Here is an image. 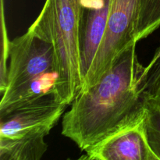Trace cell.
Masks as SVG:
<instances>
[{
	"instance_id": "6da1fadb",
	"label": "cell",
	"mask_w": 160,
	"mask_h": 160,
	"mask_svg": "<svg viewBox=\"0 0 160 160\" xmlns=\"http://www.w3.org/2000/svg\"><path fill=\"white\" fill-rule=\"evenodd\" d=\"M130 45L92 87L81 91L62 117V134L81 151L99 142L143 107L145 67Z\"/></svg>"
},
{
	"instance_id": "7a4b0ae2",
	"label": "cell",
	"mask_w": 160,
	"mask_h": 160,
	"mask_svg": "<svg viewBox=\"0 0 160 160\" xmlns=\"http://www.w3.org/2000/svg\"><path fill=\"white\" fill-rule=\"evenodd\" d=\"M83 12L73 0H46L28 30L50 43L58 79L54 95L64 105L72 103L84 84L81 62Z\"/></svg>"
},
{
	"instance_id": "3957f363",
	"label": "cell",
	"mask_w": 160,
	"mask_h": 160,
	"mask_svg": "<svg viewBox=\"0 0 160 160\" xmlns=\"http://www.w3.org/2000/svg\"><path fill=\"white\" fill-rule=\"evenodd\" d=\"M139 5L140 0H109L106 31L92 67L84 76L81 91L95 85L120 55L130 45L137 43L134 31Z\"/></svg>"
},
{
	"instance_id": "277c9868",
	"label": "cell",
	"mask_w": 160,
	"mask_h": 160,
	"mask_svg": "<svg viewBox=\"0 0 160 160\" xmlns=\"http://www.w3.org/2000/svg\"><path fill=\"white\" fill-rule=\"evenodd\" d=\"M8 60L9 65L5 86L1 90L2 95L46 73L56 72L52 45L29 30L23 35L9 42Z\"/></svg>"
},
{
	"instance_id": "5b68a950",
	"label": "cell",
	"mask_w": 160,
	"mask_h": 160,
	"mask_svg": "<svg viewBox=\"0 0 160 160\" xmlns=\"http://www.w3.org/2000/svg\"><path fill=\"white\" fill-rule=\"evenodd\" d=\"M84 152L90 160H159L147 139L145 104Z\"/></svg>"
},
{
	"instance_id": "8992f818",
	"label": "cell",
	"mask_w": 160,
	"mask_h": 160,
	"mask_svg": "<svg viewBox=\"0 0 160 160\" xmlns=\"http://www.w3.org/2000/svg\"><path fill=\"white\" fill-rule=\"evenodd\" d=\"M66 106L52 93L0 112V138H17L41 132L48 134Z\"/></svg>"
},
{
	"instance_id": "52a82bcc",
	"label": "cell",
	"mask_w": 160,
	"mask_h": 160,
	"mask_svg": "<svg viewBox=\"0 0 160 160\" xmlns=\"http://www.w3.org/2000/svg\"><path fill=\"white\" fill-rule=\"evenodd\" d=\"M87 9L81 23V62L83 76L91 68L106 31L109 17V0H86Z\"/></svg>"
},
{
	"instance_id": "ba28073f",
	"label": "cell",
	"mask_w": 160,
	"mask_h": 160,
	"mask_svg": "<svg viewBox=\"0 0 160 160\" xmlns=\"http://www.w3.org/2000/svg\"><path fill=\"white\" fill-rule=\"evenodd\" d=\"M47 133L28 134L17 138H0L1 160H38L47 151Z\"/></svg>"
},
{
	"instance_id": "9c48e42d",
	"label": "cell",
	"mask_w": 160,
	"mask_h": 160,
	"mask_svg": "<svg viewBox=\"0 0 160 160\" xmlns=\"http://www.w3.org/2000/svg\"><path fill=\"white\" fill-rule=\"evenodd\" d=\"M160 27V0H140L134 31L135 42L145 38Z\"/></svg>"
},
{
	"instance_id": "30bf717a",
	"label": "cell",
	"mask_w": 160,
	"mask_h": 160,
	"mask_svg": "<svg viewBox=\"0 0 160 160\" xmlns=\"http://www.w3.org/2000/svg\"><path fill=\"white\" fill-rule=\"evenodd\" d=\"M145 127L148 142L160 160V102L145 95Z\"/></svg>"
},
{
	"instance_id": "8fae6325",
	"label": "cell",
	"mask_w": 160,
	"mask_h": 160,
	"mask_svg": "<svg viewBox=\"0 0 160 160\" xmlns=\"http://www.w3.org/2000/svg\"><path fill=\"white\" fill-rule=\"evenodd\" d=\"M145 84H150L153 82L160 77V56L156 59H152L148 64V67H145Z\"/></svg>"
},
{
	"instance_id": "7c38bea8",
	"label": "cell",
	"mask_w": 160,
	"mask_h": 160,
	"mask_svg": "<svg viewBox=\"0 0 160 160\" xmlns=\"http://www.w3.org/2000/svg\"><path fill=\"white\" fill-rule=\"evenodd\" d=\"M145 93L160 102V77L157 80L145 86Z\"/></svg>"
},
{
	"instance_id": "4fadbf2b",
	"label": "cell",
	"mask_w": 160,
	"mask_h": 160,
	"mask_svg": "<svg viewBox=\"0 0 160 160\" xmlns=\"http://www.w3.org/2000/svg\"><path fill=\"white\" fill-rule=\"evenodd\" d=\"M74 4L76 5L77 7L78 8V9L81 11V12L84 13V9H83V3H84V0H73Z\"/></svg>"
}]
</instances>
